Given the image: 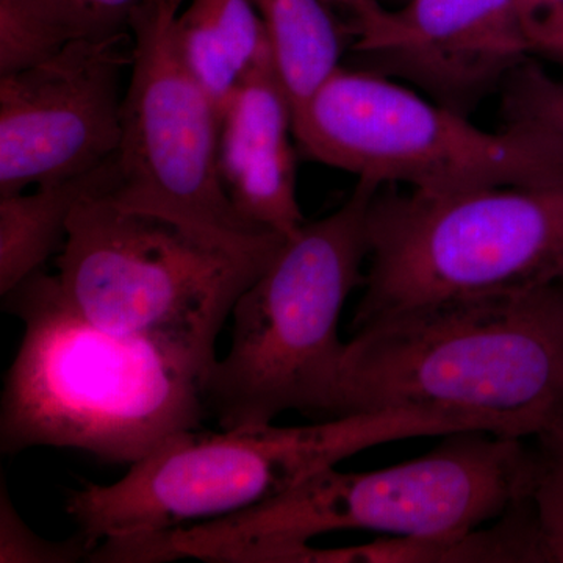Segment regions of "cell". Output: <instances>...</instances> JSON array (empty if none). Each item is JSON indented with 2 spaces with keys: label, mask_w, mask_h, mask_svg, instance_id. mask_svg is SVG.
<instances>
[{
  "label": "cell",
  "mask_w": 563,
  "mask_h": 563,
  "mask_svg": "<svg viewBox=\"0 0 563 563\" xmlns=\"http://www.w3.org/2000/svg\"><path fill=\"white\" fill-rule=\"evenodd\" d=\"M352 49L457 110L532 54L517 0H322Z\"/></svg>",
  "instance_id": "cell-11"
},
{
  "label": "cell",
  "mask_w": 563,
  "mask_h": 563,
  "mask_svg": "<svg viewBox=\"0 0 563 563\" xmlns=\"http://www.w3.org/2000/svg\"><path fill=\"white\" fill-rule=\"evenodd\" d=\"M187 0H141L133 11L131 77L107 198L172 218L228 242L285 240L244 220L224 190L218 162L220 114L185 60L177 16Z\"/></svg>",
  "instance_id": "cell-9"
},
{
  "label": "cell",
  "mask_w": 563,
  "mask_h": 563,
  "mask_svg": "<svg viewBox=\"0 0 563 563\" xmlns=\"http://www.w3.org/2000/svg\"><path fill=\"white\" fill-rule=\"evenodd\" d=\"M111 161L87 176L0 196V295H9L62 251L77 203L109 187Z\"/></svg>",
  "instance_id": "cell-14"
},
{
  "label": "cell",
  "mask_w": 563,
  "mask_h": 563,
  "mask_svg": "<svg viewBox=\"0 0 563 563\" xmlns=\"http://www.w3.org/2000/svg\"><path fill=\"white\" fill-rule=\"evenodd\" d=\"M3 298L24 324L3 384V454L66 448L132 465L201 428L210 368L198 358L95 324L57 276L35 273Z\"/></svg>",
  "instance_id": "cell-1"
},
{
  "label": "cell",
  "mask_w": 563,
  "mask_h": 563,
  "mask_svg": "<svg viewBox=\"0 0 563 563\" xmlns=\"http://www.w3.org/2000/svg\"><path fill=\"white\" fill-rule=\"evenodd\" d=\"M504 111L509 122H525L563 140V81L523 62L504 79Z\"/></svg>",
  "instance_id": "cell-19"
},
{
  "label": "cell",
  "mask_w": 563,
  "mask_h": 563,
  "mask_svg": "<svg viewBox=\"0 0 563 563\" xmlns=\"http://www.w3.org/2000/svg\"><path fill=\"white\" fill-rule=\"evenodd\" d=\"M306 157L428 195L563 180V140L525 122L485 131L383 76L340 66L292 111Z\"/></svg>",
  "instance_id": "cell-8"
},
{
  "label": "cell",
  "mask_w": 563,
  "mask_h": 563,
  "mask_svg": "<svg viewBox=\"0 0 563 563\" xmlns=\"http://www.w3.org/2000/svg\"><path fill=\"white\" fill-rule=\"evenodd\" d=\"M448 415L390 409L310 426L180 433L120 481L70 490L66 512L92 544L172 531L250 509L377 444L476 431Z\"/></svg>",
  "instance_id": "cell-5"
},
{
  "label": "cell",
  "mask_w": 563,
  "mask_h": 563,
  "mask_svg": "<svg viewBox=\"0 0 563 563\" xmlns=\"http://www.w3.org/2000/svg\"><path fill=\"white\" fill-rule=\"evenodd\" d=\"M284 242L244 246L92 191L70 214L57 280L95 324L187 352L211 369L233 307Z\"/></svg>",
  "instance_id": "cell-7"
},
{
  "label": "cell",
  "mask_w": 563,
  "mask_h": 563,
  "mask_svg": "<svg viewBox=\"0 0 563 563\" xmlns=\"http://www.w3.org/2000/svg\"><path fill=\"white\" fill-rule=\"evenodd\" d=\"M517 7L529 41L537 33L563 25V0H517Z\"/></svg>",
  "instance_id": "cell-21"
},
{
  "label": "cell",
  "mask_w": 563,
  "mask_h": 563,
  "mask_svg": "<svg viewBox=\"0 0 563 563\" xmlns=\"http://www.w3.org/2000/svg\"><path fill=\"white\" fill-rule=\"evenodd\" d=\"M141 0H0V76L73 41L131 32Z\"/></svg>",
  "instance_id": "cell-15"
},
{
  "label": "cell",
  "mask_w": 563,
  "mask_h": 563,
  "mask_svg": "<svg viewBox=\"0 0 563 563\" xmlns=\"http://www.w3.org/2000/svg\"><path fill=\"white\" fill-rule=\"evenodd\" d=\"M539 457L521 437L448 433L431 453L365 473L332 468L240 512L166 532L174 561L280 563L314 537L372 531L455 536L528 501Z\"/></svg>",
  "instance_id": "cell-3"
},
{
  "label": "cell",
  "mask_w": 563,
  "mask_h": 563,
  "mask_svg": "<svg viewBox=\"0 0 563 563\" xmlns=\"http://www.w3.org/2000/svg\"><path fill=\"white\" fill-rule=\"evenodd\" d=\"M292 111L340 68L342 33L322 0H255Z\"/></svg>",
  "instance_id": "cell-17"
},
{
  "label": "cell",
  "mask_w": 563,
  "mask_h": 563,
  "mask_svg": "<svg viewBox=\"0 0 563 563\" xmlns=\"http://www.w3.org/2000/svg\"><path fill=\"white\" fill-rule=\"evenodd\" d=\"M421 410L499 435L563 417V285L418 307L355 329L339 417Z\"/></svg>",
  "instance_id": "cell-2"
},
{
  "label": "cell",
  "mask_w": 563,
  "mask_h": 563,
  "mask_svg": "<svg viewBox=\"0 0 563 563\" xmlns=\"http://www.w3.org/2000/svg\"><path fill=\"white\" fill-rule=\"evenodd\" d=\"M95 544L84 536L52 542L33 532L14 509L5 483L0 495V563H76L88 561Z\"/></svg>",
  "instance_id": "cell-20"
},
{
  "label": "cell",
  "mask_w": 563,
  "mask_h": 563,
  "mask_svg": "<svg viewBox=\"0 0 563 563\" xmlns=\"http://www.w3.org/2000/svg\"><path fill=\"white\" fill-rule=\"evenodd\" d=\"M352 328L433 303L563 285V180L451 195L380 192Z\"/></svg>",
  "instance_id": "cell-6"
},
{
  "label": "cell",
  "mask_w": 563,
  "mask_h": 563,
  "mask_svg": "<svg viewBox=\"0 0 563 563\" xmlns=\"http://www.w3.org/2000/svg\"><path fill=\"white\" fill-rule=\"evenodd\" d=\"M531 503L544 562L563 563V417L539 435Z\"/></svg>",
  "instance_id": "cell-18"
},
{
  "label": "cell",
  "mask_w": 563,
  "mask_h": 563,
  "mask_svg": "<svg viewBox=\"0 0 563 563\" xmlns=\"http://www.w3.org/2000/svg\"><path fill=\"white\" fill-rule=\"evenodd\" d=\"M380 188L358 179L340 209L285 239L240 296L231 347L203 385L207 412L221 429L269 424L292 410L339 417L340 317L365 282L368 210Z\"/></svg>",
  "instance_id": "cell-4"
},
{
  "label": "cell",
  "mask_w": 563,
  "mask_h": 563,
  "mask_svg": "<svg viewBox=\"0 0 563 563\" xmlns=\"http://www.w3.org/2000/svg\"><path fill=\"white\" fill-rule=\"evenodd\" d=\"M532 559L528 526L518 515L504 514L484 531L439 537H391L358 547H307L292 555L295 563H526Z\"/></svg>",
  "instance_id": "cell-16"
},
{
  "label": "cell",
  "mask_w": 563,
  "mask_h": 563,
  "mask_svg": "<svg viewBox=\"0 0 563 563\" xmlns=\"http://www.w3.org/2000/svg\"><path fill=\"white\" fill-rule=\"evenodd\" d=\"M292 106L272 46L243 74L220 114L218 162L232 206L290 239L306 224L296 191Z\"/></svg>",
  "instance_id": "cell-12"
},
{
  "label": "cell",
  "mask_w": 563,
  "mask_h": 563,
  "mask_svg": "<svg viewBox=\"0 0 563 563\" xmlns=\"http://www.w3.org/2000/svg\"><path fill=\"white\" fill-rule=\"evenodd\" d=\"M532 52L563 58V25L537 33L531 40Z\"/></svg>",
  "instance_id": "cell-22"
},
{
  "label": "cell",
  "mask_w": 563,
  "mask_h": 563,
  "mask_svg": "<svg viewBox=\"0 0 563 563\" xmlns=\"http://www.w3.org/2000/svg\"><path fill=\"white\" fill-rule=\"evenodd\" d=\"M177 36L218 114L243 74L269 47L255 0H187L177 16Z\"/></svg>",
  "instance_id": "cell-13"
},
{
  "label": "cell",
  "mask_w": 563,
  "mask_h": 563,
  "mask_svg": "<svg viewBox=\"0 0 563 563\" xmlns=\"http://www.w3.org/2000/svg\"><path fill=\"white\" fill-rule=\"evenodd\" d=\"M131 32L79 40L0 76V196L98 172L121 140Z\"/></svg>",
  "instance_id": "cell-10"
}]
</instances>
